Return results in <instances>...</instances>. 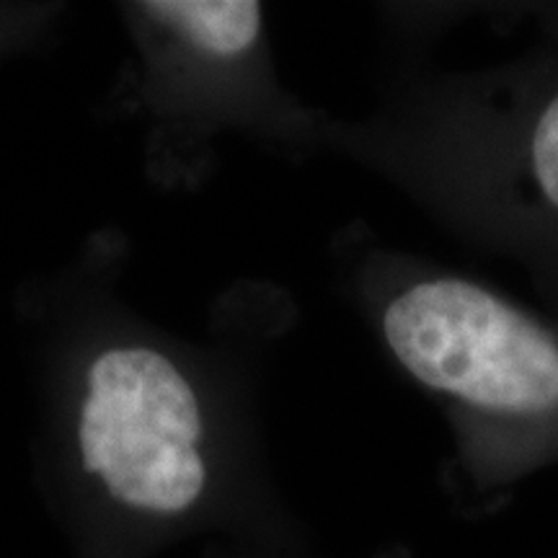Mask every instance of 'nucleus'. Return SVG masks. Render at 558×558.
<instances>
[{"mask_svg": "<svg viewBox=\"0 0 558 558\" xmlns=\"http://www.w3.org/2000/svg\"><path fill=\"white\" fill-rule=\"evenodd\" d=\"M369 298L390 354L450 403L471 473L501 481L558 456V331L445 271H386Z\"/></svg>", "mask_w": 558, "mask_h": 558, "instance_id": "nucleus-2", "label": "nucleus"}, {"mask_svg": "<svg viewBox=\"0 0 558 558\" xmlns=\"http://www.w3.org/2000/svg\"><path fill=\"white\" fill-rule=\"evenodd\" d=\"M128 9L158 109L233 122L262 114L279 122L284 114L271 83L259 3L158 0Z\"/></svg>", "mask_w": 558, "mask_h": 558, "instance_id": "nucleus-3", "label": "nucleus"}, {"mask_svg": "<svg viewBox=\"0 0 558 558\" xmlns=\"http://www.w3.org/2000/svg\"><path fill=\"white\" fill-rule=\"evenodd\" d=\"M507 171L525 205L558 218V90L522 117L507 145Z\"/></svg>", "mask_w": 558, "mask_h": 558, "instance_id": "nucleus-4", "label": "nucleus"}, {"mask_svg": "<svg viewBox=\"0 0 558 558\" xmlns=\"http://www.w3.org/2000/svg\"><path fill=\"white\" fill-rule=\"evenodd\" d=\"M279 548H282V546H259V548H256L254 558H275L271 554H277Z\"/></svg>", "mask_w": 558, "mask_h": 558, "instance_id": "nucleus-5", "label": "nucleus"}, {"mask_svg": "<svg viewBox=\"0 0 558 558\" xmlns=\"http://www.w3.org/2000/svg\"><path fill=\"white\" fill-rule=\"evenodd\" d=\"M65 473L78 558H150L205 530L282 546L239 418L173 341L117 329L75 354Z\"/></svg>", "mask_w": 558, "mask_h": 558, "instance_id": "nucleus-1", "label": "nucleus"}]
</instances>
